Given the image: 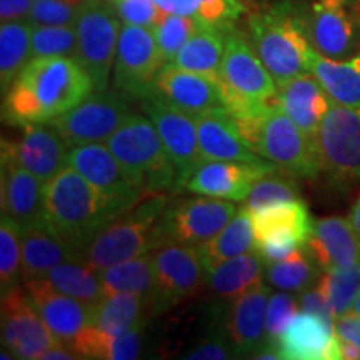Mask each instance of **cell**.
Segmentation results:
<instances>
[{
  "label": "cell",
  "mask_w": 360,
  "mask_h": 360,
  "mask_svg": "<svg viewBox=\"0 0 360 360\" xmlns=\"http://www.w3.org/2000/svg\"><path fill=\"white\" fill-rule=\"evenodd\" d=\"M77 58H32L4 96V114L13 124H45L65 114L94 92Z\"/></svg>",
  "instance_id": "6da1fadb"
},
{
  "label": "cell",
  "mask_w": 360,
  "mask_h": 360,
  "mask_svg": "<svg viewBox=\"0 0 360 360\" xmlns=\"http://www.w3.org/2000/svg\"><path fill=\"white\" fill-rule=\"evenodd\" d=\"M45 217L57 236L84 255L90 242L119 215L84 175L67 165L45 184Z\"/></svg>",
  "instance_id": "7a4b0ae2"
},
{
  "label": "cell",
  "mask_w": 360,
  "mask_h": 360,
  "mask_svg": "<svg viewBox=\"0 0 360 360\" xmlns=\"http://www.w3.org/2000/svg\"><path fill=\"white\" fill-rule=\"evenodd\" d=\"M169 199L165 193H154L139 202L129 212L107 225L84 250V260L97 272L110 265L159 249V222Z\"/></svg>",
  "instance_id": "3957f363"
},
{
  "label": "cell",
  "mask_w": 360,
  "mask_h": 360,
  "mask_svg": "<svg viewBox=\"0 0 360 360\" xmlns=\"http://www.w3.org/2000/svg\"><path fill=\"white\" fill-rule=\"evenodd\" d=\"M105 143L147 195L177 191V170L147 115H130Z\"/></svg>",
  "instance_id": "277c9868"
},
{
  "label": "cell",
  "mask_w": 360,
  "mask_h": 360,
  "mask_svg": "<svg viewBox=\"0 0 360 360\" xmlns=\"http://www.w3.org/2000/svg\"><path fill=\"white\" fill-rule=\"evenodd\" d=\"M250 35L255 52L277 85L312 70L315 51L299 17L285 11L259 13L250 19Z\"/></svg>",
  "instance_id": "5b68a950"
},
{
  "label": "cell",
  "mask_w": 360,
  "mask_h": 360,
  "mask_svg": "<svg viewBox=\"0 0 360 360\" xmlns=\"http://www.w3.org/2000/svg\"><path fill=\"white\" fill-rule=\"evenodd\" d=\"M77 53L75 58L90 75L96 92L109 85L115 60L120 22L110 0H82L79 7Z\"/></svg>",
  "instance_id": "8992f818"
},
{
  "label": "cell",
  "mask_w": 360,
  "mask_h": 360,
  "mask_svg": "<svg viewBox=\"0 0 360 360\" xmlns=\"http://www.w3.org/2000/svg\"><path fill=\"white\" fill-rule=\"evenodd\" d=\"M237 210L233 200L209 195L169 202L159 222L160 244L199 249L231 222Z\"/></svg>",
  "instance_id": "52a82bcc"
},
{
  "label": "cell",
  "mask_w": 360,
  "mask_h": 360,
  "mask_svg": "<svg viewBox=\"0 0 360 360\" xmlns=\"http://www.w3.org/2000/svg\"><path fill=\"white\" fill-rule=\"evenodd\" d=\"M321 169L339 184L360 180V107L332 102L315 137Z\"/></svg>",
  "instance_id": "ba28073f"
},
{
  "label": "cell",
  "mask_w": 360,
  "mask_h": 360,
  "mask_svg": "<svg viewBox=\"0 0 360 360\" xmlns=\"http://www.w3.org/2000/svg\"><path fill=\"white\" fill-rule=\"evenodd\" d=\"M257 154L295 179H315L322 172L317 146L276 102L265 115Z\"/></svg>",
  "instance_id": "9c48e42d"
},
{
  "label": "cell",
  "mask_w": 360,
  "mask_h": 360,
  "mask_svg": "<svg viewBox=\"0 0 360 360\" xmlns=\"http://www.w3.org/2000/svg\"><path fill=\"white\" fill-rule=\"evenodd\" d=\"M162 62L155 35L147 27L124 24L114 60L115 92L125 98L142 101L155 90Z\"/></svg>",
  "instance_id": "30bf717a"
},
{
  "label": "cell",
  "mask_w": 360,
  "mask_h": 360,
  "mask_svg": "<svg viewBox=\"0 0 360 360\" xmlns=\"http://www.w3.org/2000/svg\"><path fill=\"white\" fill-rule=\"evenodd\" d=\"M141 102L177 170V191H180L193 170L205 160L200 150L195 119L167 101L157 89Z\"/></svg>",
  "instance_id": "8fae6325"
},
{
  "label": "cell",
  "mask_w": 360,
  "mask_h": 360,
  "mask_svg": "<svg viewBox=\"0 0 360 360\" xmlns=\"http://www.w3.org/2000/svg\"><path fill=\"white\" fill-rule=\"evenodd\" d=\"M69 165L84 175L105 197L119 217L129 212L147 195V192L120 164V160L112 154L110 148L103 147L102 143H84L72 147Z\"/></svg>",
  "instance_id": "7c38bea8"
},
{
  "label": "cell",
  "mask_w": 360,
  "mask_h": 360,
  "mask_svg": "<svg viewBox=\"0 0 360 360\" xmlns=\"http://www.w3.org/2000/svg\"><path fill=\"white\" fill-rule=\"evenodd\" d=\"M129 98L105 90L89 96L74 109L56 117L51 124L70 148L84 143H102L129 119Z\"/></svg>",
  "instance_id": "4fadbf2b"
},
{
  "label": "cell",
  "mask_w": 360,
  "mask_h": 360,
  "mask_svg": "<svg viewBox=\"0 0 360 360\" xmlns=\"http://www.w3.org/2000/svg\"><path fill=\"white\" fill-rule=\"evenodd\" d=\"M155 267L154 315L191 299L207 287V269L193 247L167 244L152 250Z\"/></svg>",
  "instance_id": "5bb4252c"
},
{
  "label": "cell",
  "mask_w": 360,
  "mask_h": 360,
  "mask_svg": "<svg viewBox=\"0 0 360 360\" xmlns=\"http://www.w3.org/2000/svg\"><path fill=\"white\" fill-rule=\"evenodd\" d=\"M299 20L310 45L321 56L347 60L357 52V20L350 15L347 0H310Z\"/></svg>",
  "instance_id": "9a60e30c"
},
{
  "label": "cell",
  "mask_w": 360,
  "mask_h": 360,
  "mask_svg": "<svg viewBox=\"0 0 360 360\" xmlns=\"http://www.w3.org/2000/svg\"><path fill=\"white\" fill-rule=\"evenodd\" d=\"M2 344L13 357L25 360L40 359L58 344L20 287L2 295Z\"/></svg>",
  "instance_id": "2e32d148"
},
{
  "label": "cell",
  "mask_w": 360,
  "mask_h": 360,
  "mask_svg": "<svg viewBox=\"0 0 360 360\" xmlns=\"http://www.w3.org/2000/svg\"><path fill=\"white\" fill-rule=\"evenodd\" d=\"M25 295L58 344H72L85 327L96 321L97 307L52 289L45 278L25 282Z\"/></svg>",
  "instance_id": "e0dca14e"
},
{
  "label": "cell",
  "mask_w": 360,
  "mask_h": 360,
  "mask_svg": "<svg viewBox=\"0 0 360 360\" xmlns=\"http://www.w3.org/2000/svg\"><path fill=\"white\" fill-rule=\"evenodd\" d=\"M220 85L259 102H276L278 85L260 60L257 52L240 35L225 37V51L220 65Z\"/></svg>",
  "instance_id": "ac0fdd59"
},
{
  "label": "cell",
  "mask_w": 360,
  "mask_h": 360,
  "mask_svg": "<svg viewBox=\"0 0 360 360\" xmlns=\"http://www.w3.org/2000/svg\"><path fill=\"white\" fill-rule=\"evenodd\" d=\"M278 167L274 162L264 165L242 162L204 160L193 170L184 188L199 195L217 197L225 200H245L254 184Z\"/></svg>",
  "instance_id": "d6986e66"
},
{
  "label": "cell",
  "mask_w": 360,
  "mask_h": 360,
  "mask_svg": "<svg viewBox=\"0 0 360 360\" xmlns=\"http://www.w3.org/2000/svg\"><path fill=\"white\" fill-rule=\"evenodd\" d=\"M19 142H2L22 167L30 170L44 184L52 180L62 169L69 165L70 147L51 122L25 124Z\"/></svg>",
  "instance_id": "ffe728a7"
},
{
  "label": "cell",
  "mask_w": 360,
  "mask_h": 360,
  "mask_svg": "<svg viewBox=\"0 0 360 360\" xmlns=\"http://www.w3.org/2000/svg\"><path fill=\"white\" fill-rule=\"evenodd\" d=\"M2 214L19 227L47 224L45 184L2 148Z\"/></svg>",
  "instance_id": "44dd1931"
},
{
  "label": "cell",
  "mask_w": 360,
  "mask_h": 360,
  "mask_svg": "<svg viewBox=\"0 0 360 360\" xmlns=\"http://www.w3.org/2000/svg\"><path fill=\"white\" fill-rule=\"evenodd\" d=\"M155 89L174 105L193 117L224 107L220 79L179 69L174 64L162 67L157 74Z\"/></svg>",
  "instance_id": "7402d4cb"
},
{
  "label": "cell",
  "mask_w": 360,
  "mask_h": 360,
  "mask_svg": "<svg viewBox=\"0 0 360 360\" xmlns=\"http://www.w3.org/2000/svg\"><path fill=\"white\" fill-rule=\"evenodd\" d=\"M199 132V143L205 160L242 162V164L264 165L270 160L255 154L238 132L229 110L215 109L193 117Z\"/></svg>",
  "instance_id": "603a6c76"
},
{
  "label": "cell",
  "mask_w": 360,
  "mask_h": 360,
  "mask_svg": "<svg viewBox=\"0 0 360 360\" xmlns=\"http://www.w3.org/2000/svg\"><path fill=\"white\" fill-rule=\"evenodd\" d=\"M278 355L287 360H339L335 328L319 315L302 310L283 332Z\"/></svg>",
  "instance_id": "cb8c5ba5"
},
{
  "label": "cell",
  "mask_w": 360,
  "mask_h": 360,
  "mask_svg": "<svg viewBox=\"0 0 360 360\" xmlns=\"http://www.w3.org/2000/svg\"><path fill=\"white\" fill-rule=\"evenodd\" d=\"M277 103L297 127L315 141L323 117L330 110L332 98L321 80L309 72L278 85Z\"/></svg>",
  "instance_id": "d4e9b609"
},
{
  "label": "cell",
  "mask_w": 360,
  "mask_h": 360,
  "mask_svg": "<svg viewBox=\"0 0 360 360\" xmlns=\"http://www.w3.org/2000/svg\"><path fill=\"white\" fill-rule=\"evenodd\" d=\"M270 289L262 282L233 300L227 319V332L237 352L259 354L264 349Z\"/></svg>",
  "instance_id": "484cf974"
},
{
  "label": "cell",
  "mask_w": 360,
  "mask_h": 360,
  "mask_svg": "<svg viewBox=\"0 0 360 360\" xmlns=\"http://www.w3.org/2000/svg\"><path fill=\"white\" fill-rule=\"evenodd\" d=\"M305 247L323 270L360 262V236L350 219L327 217L314 222Z\"/></svg>",
  "instance_id": "4316f807"
},
{
  "label": "cell",
  "mask_w": 360,
  "mask_h": 360,
  "mask_svg": "<svg viewBox=\"0 0 360 360\" xmlns=\"http://www.w3.org/2000/svg\"><path fill=\"white\" fill-rule=\"evenodd\" d=\"M79 259L84 260L82 252L57 236L47 224L22 231V281L44 278L58 264Z\"/></svg>",
  "instance_id": "83f0119b"
},
{
  "label": "cell",
  "mask_w": 360,
  "mask_h": 360,
  "mask_svg": "<svg viewBox=\"0 0 360 360\" xmlns=\"http://www.w3.org/2000/svg\"><path fill=\"white\" fill-rule=\"evenodd\" d=\"M265 264L255 250L229 259L207 272V287L222 300H236L262 283Z\"/></svg>",
  "instance_id": "f1b7e54d"
},
{
  "label": "cell",
  "mask_w": 360,
  "mask_h": 360,
  "mask_svg": "<svg viewBox=\"0 0 360 360\" xmlns=\"http://www.w3.org/2000/svg\"><path fill=\"white\" fill-rule=\"evenodd\" d=\"M225 51V39L217 25L202 20L199 29L184 44L172 64L179 69L219 79Z\"/></svg>",
  "instance_id": "f546056e"
},
{
  "label": "cell",
  "mask_w": 360,
  "mask_h": 360,
  "mask_svg": "<svg viewBox=\"0 0 360 360\" xmlns=\"http://www.w3.org/2000/svg\"><path fill=\"white\" fill-rule=\"evenodd\" d=\"M254 224L255 240L265 237L287 236L295 237L307 245L314 229V220L310 219L307 207L302 200L285 202L267 207V209L250 212Z\"/></svg>",
  "instance_id": "4dcf8cb0"
},
{
  "label": "cell",
  "mask_w": 360,
  "mask_h": 360,
  "mask_svg": "<svg viewBox=\"0 0 360 360\" xmlns=\"http://www.w3.org/2000/svg\"><path fill=\"white\" fill-rule=\"evenodd\" d=\"M254 224H252L250 212L244 207V209L237 210L231 222L225 225L217 236L205 242L204 245H200L197 250H199L202 264L209 272L210 269L217 267L225 260L254 250Z\"/></svg>",
  "instance_id": "1f68e13d"
},
{
  "label": "cell",
  "mask_w": 360,
  "mask_h": 360,
  "mask_svg": "<svg viewBox=\"0 0 360 360\" xmlns=\"http://www.w3.org/2000/svg\"><path fill=\"white\" fill-rule=\"evenodd\" d=\"M310 72L321 80L332 102L360 107V53L350 60H334L315 52Z\"/></svg>",
  "instance_id": "d6a6232c"
},
{
  "label": "cell",
  "mask_w": 360,
  "mask_h": 360,
  "mask_svg": "<svg viewBox=\"0 0 360 360\" xmlns=\"http://www.w3.org/2000/svg\"><path fill=\"white\" fill-rule=\"evenodd\" d=\"M150 315H154V312L146 297L132 292H120L107 295L105 300L98 305L92 326L107 339H114L139 322L147 321Z\"/></svg>",
  "instance_id": "836d02e7"
},
{
  "label": "cell",
  "mask_w": 360,
  "mask_h": 360,
  "mask_svg": "<svg viewBox=\"0 0 360 360\" xmlns=\"http://www.w3.org/2000/svg\"><path fill=\"white\" fill-rule=\"evenodd\" d=\"M98 274H101L103 289H105L107 295L120 294V292H132V294L146 297L152 307L157 287L154 255H152V252L139 255V257L122 260V262L101 270Z\"/></svg>",
  "instance_id": "e575fe53"
},
{
  "label": "cell",
  "mask_w": 360,
  "mask_h": 360,
  "mask_svg": "<svg viewBox=\"0 0 360 360\" xmlns=\"http://www.w3.org/2000/svg\"><path fill=\"white\" fill-rule=\"evenodd\" d=\"M44 278L51 283L52 289L60 294L70 295L96 307L107 297L101 274L90 267L85 260H67L58 264Z\"/></svg>",
  "instance_id": "d590c367"
},
{
  "label": "cell",
  "mask_w": 360,
  "mask_h": 360,
  "mask_svg": "<svg viewBox=\"0 0 360 360\" xmlns=\"http://www.w3.org/2000/svg\"><path fill=\"white\" fill-rule=\"evenodd\" d=\"M32 30L29 20L4 22L0 27V79L4 94L32 60Z\"/></svg>",
  "instance_id": "8d00e7d4"
},
{
  "label": "cell",
  "mask_w": 360,
  "mask_h": 360,
  "mask_svg": "<svg viewBox=\"0 0 360 360\" xmlns=\"http://www.w3.org/2000/svg\"><path fill=\"white\" fill-rule=\"evenodd\" d=\"M317 289L327 299L335 319L349 314L360 294V262L327 269Z\"/></svg>",
  "instance_id": "74e56055"
},
{
  "label": "cell",
  "mask_w": 360,
  "mask_h": 360,
  "mask_svg": "<svg viewBox=\"0 0 360 360\" xmlns=\"http://www.w3.org/2000/svg\"><path fill=\"white\" fill-rule=\"evenodd\" d=\"M314 262L307 247H304L287 260L265 265V278L270 285L281 290L304 292L310 289L317 278Z\"/></svg>",
  "instance_id": "f35d334b"
},
{
  "label": "cell",
  "mask_w": 360,
  "mask_h": 360,
  "mask_svg": "<svg viewBox=\"0 0 360 360\" xmlns=\"http://www.w3.org/2000/svg\"><path fill=\"white\" fill-rule=\"evenodd\" d=\"M297 200H302V197H300V191L295 184V177L277 169L254 184L244 207L249 212H255V210L267 209V207Z\"/></svg>",
  "instance_id": "ab89813d"
},
{
  "label": "cell",
  "mask_w": 360,
  "mask_h": 360,
  "mask_svg": "<svg viewBox=\"0 0 360 360\" xmlns=\"http://www.w3.org/2000/svg\"><path fill=\"white\" fill-rule=\"evenodd\" d=\"M22 278V229L2 214L0 222V282L2 295L17 289Z\"/></svg>",
  "instance_id": "60d3db41"
},
{
  "label": "cell",
  "mask_w": 360,
  "mask_h": 360,
  "mask_svg": "<svg viewBox=\"0 0 360 360\" xmlns=\"http://www.w3.org/2000/svg\"><path fill=\"white\" fill-rule=\"evenodd\" d=\"M77 53L75 25H42L32 30V58L74 57Z\"/></svg>",
  "instance_id": "b9f144b4"
},
{
  "label": "cell",
  "mask_w": 360,
  "mask_h": 360,
  "mask_svg": "<svg viewBox=\"0 0 360 360\" xmlns=\"http://www.w3.org/2000/svg\"><path fill=\"white\" fill-rule=\"evenodd\" d=\"M199 17H182V15H167L152 32L155 35L157 47L162 62L172 64L184 44L192 37L193 32L199 29Z\"/></svg>",
  "instance_id": "7bdbcfd3"
},
{
  "label": "cell",
  "mask_w": 360,
  "mask_h": 360,
  "mask_svg": "<svg viewBox=\"0 0 360 360\" xmlns=\"http://www.w3.org/2000/svg\"><path fill=\"white\" fill-rule=\"evenodd\" d=\"M299 302L290 294H272L269 299L267 307V330H265V345L260 352H276L278 354V344L283 332L290 326L297 315ZM259 352V354H260Z\"/></svg>",
  "instance_id": "ee69618b"
},
{
  "label": "cell",
  "mask_w": 360,
  "mask_h": 360,
  "mask_svg": "<svg viewBox=\"0 0 360 360\" xmlns=\"http://www.w3.org/2000/svg\"><path fill=\"white\" fill-rule=\"evenodd\" d=\"M80 2L75 0H34L29 20L32 27L75 25Z\"/></svg>",
  "instance_id": "f6af8a7d"
},
{
  "label": "cell",
  "mask_w": 360,
  "mask_h": 360,
  "mask_svg": "<svg viewBox=\"0 0 360 360\" xmlns=\"http://www.w3.org/2000/svg\"><path fill=\"white\" fill-rule=\"evenodd\" d=\"M124 24L147 27L154 30L169 13L162 12L154 0H110Z\"/></svg>",
  "instance_id": "bcb514c9"
},
{
  "label": "cell",
  "mask_w": 360,
  "mask_h": 360,
  "mask_svg": "<svg viewBox=\"0 0 360 360\" xmlns=\"http://www.w3.org/2000/svg\"><path fill=\"white\" fill-rule=\"evenodd\" d=\"M305 244L302 240L295 237H287V236H276V237H265L255 240L254 250L257 252L259 257L262 259L265 265L274 264V262H282L287 260L295 252L304 249Z\"/></svg>",
  "instance_id": "7dc6e473"
},
{
  "label": "cell",
  "mask_w": 360,
  "mask_h": 360,
  "mask_svg": "<svg viewBox=\"0 0 360 360\" xmlns=\"http://www.w3.org/2000/svg\"><path fill=\"white\" fill-rule=\"evenodd\" d=\"M147 321L139 322L124 334L114 337L109 344L107 360H134L141 355Z\"/></svg>",
  "instance_id": "c3c4849f"
},
{
  "label": "cell",
  "mask_w": 360,
  "mask_h": 360,
  "mask_svg": "<svg viewBox=\"0 0 360 360\" xmlns=\"http://www.w3.org/2000/svg\"><path fill=\"white\" fill-rule=\"evenodd\" d=\"M233 352H237L233 344H229L222 337H212V339L202 342L195 349L186 355V359L191 360H225L232 359Z\"/></svg>",
  "instance_id": "681fc988"
},
{
  "label": "cell",
  "mask_w": 360,
  "mask_h": 360,
  "mask_svg": "<svg viewBox=\"0 0 360 360\" xmlns=\"http://www.w3.org/2000/svg\"><path fill=\"white\" fill-rule=\"evenodd\" d=\"M238 11L240 7L236 0H204L199 19L217 25L220 29V24H224L225 20L236 19Z\"/></svg>",
  "instance_id": "f907efd6"
},
{
  "label": "cell",
  "mask_w": 360,
  "mask_h": 360,
  "mask_svg": "<svg viewBox=\"0 0 360 360\" xmlns=\"http://www.w3.org/2000/svg\"><path fill=\"white\" fill-rule=\"evenodd\" d=\"M300 307H302L304 312L319 315V317H322L323 321L332 323V326L335 323V317L332 314L330 305H328L327 299L319 289L304 290V294L300 295Z\"/></svg>",
  "instance_id": "816d5d0a"
},
{
  "label": "cell",
  "mask_w": 360,
  "mask_h": 360,
  "mask_svg": "<svg viewBox=\"0 0 360 360\" xmlns=\"http://www.w3.org/2000/svg\"><path fill=\"white\" fill-rule=\"evenodd\" d=\"M334 328L335 335L339 337V339L350 342V344L357 347L360 354V317L354 312V310H350L349 314L335 319Z\"/></svg>",
  "instance_id": "f5cc1de1"
},
{
  "label": "cell",
  "mask_w": 360,
  "mask_h": 360,
  "mask_svg": "<svg viewBox=\"0 0 360 360\" xmlns=\"http://www.w3.org/2000/svg\"><path fill=\"white\" fill-rule=\"evenodd\" d=\"M155 6L169 15L199 17L204 0H154Z\"/></svg>",
  "instance_id": "db71d44e"
},
{
  "label": "cell",
  "mask_w": 360,
  "mask_h": 360,
  "mask_svg": "<svg viewBox=\"0 0 360 360\" xmlns=\"http://www.w3.org/2000/svg\"><path fill=\"white\" fill-rule=\"evenodd\" d=\"M34 0H0V20L15 22L29 19Z\"/></svg>",
  "instance_id": "11a10c76"
},
{
  "label": "cell",
  "mask_w": 360,
  "mask_h": 360,
  "mask_svg": "<svg viewBox=\"0 0 360 360\" xmlns=\"http://www.w3.org/2000/svg\"><path fill=\"white\" fill-rule=\"evenodd\" d=\"M72 359H79V355L74 352V349L65 344H56L53 347L45 350L42 357H40V360H72Z\"/></svg>",
  "instance_id": "9f6ffc18"
},
{
  "label": "cell",
  "mask_w": 360,
  "mask_h": 360,
  "mask_svg": "<svg viewBox=\"0 0 360 360\" xmlns=\"http://www.w3.org/2000/svg\"><path fill=\"white\" fill-rule=\"evenodd\" d=\"M350 222H352V225L355 227V231H357V233L360 236V197L359 200L355 202L352 212H350Z\"/></svg>",
  "instance_id": "6f0895ef"
},
{
  "label": "cell",
  "mask_w": 360,
  "mask_h": 360,
  "mask_svg": "<svg viewBox=\"0 0 360 360\" xmlns=\"http://www.w3.org/2000/svg\"><path fill=\"white\" fill-rule=\"evenodd\" d=\"M352 13H354L355 20H357V24H360V0H357V2L354 4V7H352Z\"/></svg>",
  "instance_id": "680465c9"
}]
</instances>
